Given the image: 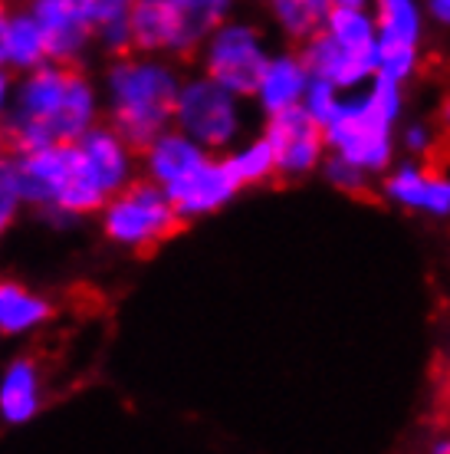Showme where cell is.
Masks as SVG:
<instances>
[{
	"instance_id": "1",
	"label": "cell",
	"mask_w": 450,
	"mask_h": 454,
	"mask_svg": "<svg viewBox=\"0 0 450 454\" xmlns=\"http://www.w3.org/2000/svg\"><path fill=\"white\" fill-rule=\"evenodd\" d=\"M102 115V96L79 63H43L23 73L13 106L4 119L11 152L69 145L89 132Z\"/></svg>"
},
{
	"instance_id": "2",
	"label": "cell",
	"mask_w": 450,
	"mask_h": 454,
	"mask_svg": "<svg viewBox=\"0 0 450 454\" xmlns=\"http://www.w3.org/2000/svg\"><path fill=\"white\" fill-rule=\"evenodd\" d=\"M181 82L184 80L171 63L138 53L115 57L102 82L105 122L142 155L161 132L175 129Z\"/></svg>"
},
{
	"instance_id": "3",
	"label": "cell",
	"mask_w": 450,
	"mask_h": 454,
	"mask_svg": "<svg viewBox=\"0 0 450 454\" xmlns=\"http://www.w3.org/2000/svg\"><path fill=\"white\" fill-rule=\"evenodd\" d=\"M407 119L405 82L375 76L365 90L345 92L336 115L322 125L329 155L369 171L375 182L398 161V125Z\"/></svg>"
},
{
	"instance_id": "4",
	"label": "cell",
	"mask_w": 450,
	"mask_h": 454,
	"mask_svg": "<svg viewBox=\"0 0 450 454\" xmlns=\"http://www.w3.org/2000/svg\"><path fill=\"white\" fill-rule=\"evenodd\" d=\"M13 165L20 175L27 205L40 207L46 215L89 217L99 215L109 201V192L82 159L79 142L23 152V155H13Z\"/></svg>"
},
{
	"instance_id": "5",
	"label": "cell",
	"mask_w": 450,
	"mask_h": 454,
	"mask_svg": "<svg viewBox=\"0 0 450 454\" xmlns=\"http://www.w3.org/2000/svg\"><path fill=\"white\" fill-rule=\"evenodd\" d=\"M99 227L109 244L132 254H145L168 244L184 227V217L178 215V207L161 184L145 175H136L122 192H115L105 201L99 211Z\"/></svg>"
},
{
	"instance_id": "6",
	"label": "cell",
	"mask_w": 450,
	"mask_h": 454,
	"mask_svg": "<svg viewBox=\"0 0 450 454\" xmlns=\"http://www.w3.org/2000/svg\"><path fill=\"white\" fill-rule=\"evenodd\" d=\"M247 99L234 96L230 90L217 86L204 73L188 76L181 82L178 106H175V129L204 145L214 155H224L247 132Z\"/></svg>"
},
{
	"instance_id": "7",
	"label": "cell",
	"mask_w": 450,
	"mask_h": 454,
	"mask_svg": "<svg viewBox=\"0 0 450 454\" xmlns=\"http://www.w3.org/2000/svg\"><path fill=\"white\" fill-rule=\"evenodd\" d=\"M201 73L240 99H253L260 76L270 63V46L260 27L244 20H227L201 46Z\"/></svg>"
},
{
	"instance_id": "8",
	"label": "cell",
	"mask_w": 450,
	"mask_h": 454,
	"mask_svg": "<svg viewBox=\"0 0 450 454\" xmlns=\"http://www.w3.org/2000/svg\"><path fill=\"white\" fill-rule=\"evenodd\" d=\"M372 13L378 23V57L375 76L394 82H411L421 69V43L428 11L421 0H372Z\"/></svg>"
},
{
	"instance_id": "9",
	"label": "cell",
	"mask_w": 450,
	"mask_h": 454,
	"mask_svg": "<svg viewBox=\"0 0 450 454\" xmlns=\"http://www.w3.org/2000/svg\"><path fill=\"white\" fill-rule=\"evenodd\" d=\"M263 136L270 138L273 155H276V178L286 182H303L322 171L329 159L326 132L315 122L313 115L306 113L303 106L276 113L270 119H263Z\"/></svg>"
},
{
	"instance_id": "10",
	"label": "cell",
	"mask_w": 450,
	"mask_h": 454,
	"mask_svg": "<svg viewBox=\"0 0 450 454\" xmlns=\"http://www.w3.org/2000/svg\"><path fill=\"white\" fill-rule=\"evenodd\" d=\"M378 194L398 211L421 215L428 221H450V171L417 159L394 161L382 175Z\"/></svg>"
},
{
	"instance_id": "11",
	"label": "cell",
	"mask_w": 450,
	"mask_h": 454,
	"mask_svg": "<svg viewBox=\"0 0 450 454\" xmlns=\"http://www.w3.org/2000/svg\"><path fill=\"white\" fill-rule=\"evenodd\" d=\"M165 192H168V198L178 207V215L188 224V221H201V217L224 211L244 188L234 178V171H230L224 155H211L201 168H194L188 178H181L178 184H171Z\"/></svg>"
},
{
	"instance_id": "12",
	"label": "cell",
	"mask_w": 450,
	"mask_h": 454,
	"mask_svg": "<svg viewBox=\"0 0 450 454\" xmlns=\"http://www.w3.org/2000/svg\"><path fill=\"white\" fill-rule=\"evenodd\" d=\"M299 53H303L306 67L313 73V80L332 82V86L342 92L365 90V86L375 80V73H378V69H375V57L345 46L338 36L329 34L326 27L315 36H309V40L299 46Z\"/></svg>"
},
{
	"instance_id": "13",
	"label": "cell",
	"mask_w": 450,
	"mask_h": 454,
	"mask_svg": "<svg viewBox=\"0 0 450 454\" xmlns=\"http://www.w3.org/2000/svg\"><path fill=\"white\" fill-rule=\"evenodd\" d=\"M30 13L46 36L50 63H79L96 40L79 0H30Z\"/></svg>"
},
{
	"instance_id": "14",
	"label": "cell",
	"mask_w": 450,
	"mask_h": 454,
	"mask_svg": "<svg viewBox=\"0 0 450 454\" xmlns=\"http://www.w3.org/2000/svg\"><path fill=\"white\" fill-rule=\"evenodd\" d=\"M309 82H313V73L306 67L303 53L299 50H280V53H273L267 69H263L260 86L250 103L257 106V113L263 119H270L276 113L303 106Z\"/></svg>"
},
{
	"instance_id": "15",
	"label": "cell",
	"mask_w": 450,
	"mask_h": 454,
	"mask_svg": "<svg viewBox=\"0 0 450 454\" xmlns=\"http://www.w3.org/2000/svg\"><path fill=\"white\" fill-rule=\"evenodd\" d=\"M79 152H82V159L92 168V175L99 178L102 188L109 192V198L136 178L138 152L109 122L92 125L89 132L79 138Z\"/></svg>"
},
{
	"instance_id": "16",
	"label": "cell",
	"mask_w": 450,
	"mask_h": 454,
	"mask_svg": "<svg viewBox=\"0 0 450 454\" xmlns=\"http://www.w3.org/2000/svg\"><path fill=\"white\" fill-rule=\"evenodd\" d=\"M128 43L138 57L171 53L181 59V20L171 0H132Z\"/></svg>"
},
{
	"instance_id": "17",
	"label": "cell",
	"mask_w": 450,
	"mask_h": 454,
	"mask_svg": "<svg viewBox=\"0 0 450 454\" xmlns=\"http://www.w3.org/2000/svg\"><path fill=\"white\" fill-rule=\"evenodd\" d=\"M211 155H214V152H207L204 145H198V142L184 136L181 129H168V132H161L138 159L145 165V178H151V182L161 184V188H171V184H178L181 178H188L194 168H201Z\"/></svg>"
},
{
	"instance_id": "18",
	"label": "cell",
	"mask_w": 450,
	"mask_h": 454,
	"mask_svg": "<svg viewBox=\"0 0 450 454\" xmlns=\"http://www.w3.org/2000/svg\"><path fill=\"white\" fill-rule=\"evenodd\" d=\"M43 375L40 365L30 356H17L4 375H0V419L7 425H27L36 419V411L43 405Z\"/></svg>"
},
{
	"instance_id": "19",
	"label": "cell",
	"mask_w": 450,
	"mask_h": 454,
	"mask_svg": "<svg viewBox=\"0 0 450 454\" xmlns=\"http://www.w3.org/2000/svg\"><path fill=\"white\" fill-rule=\"evenodd\" d=\"M57 317V307L20 280L0 277V336H23L46 326Z\"/></svg>"
},
{
	"instance_id": "20",
	"label": "cell",
	"mask_w": 450,
	"mask_h": 454,
	"mask_svg": "<svg viewBox=\"0 0 450 454\" xmlns=\"http://www.w3.org/2000/svg\"><path fill=\"white\" fill-rule=\"evenodd\" d=\"M181 20V59L201 53L207 36L230 20L234 0H171Z\"/></svg>"
},
{
	"instance_id": "21",
	"label": "cell",
	"mask_w": 450,
	"mask_h": 454,
	"mask_svg": "<svg viewBox=\"0 0 450 454\" xmlns=\"http://www.w3.org/2000/svg\"><path fill=\"white\" fill-rule=\"evenodd\" d=\"M82 13L92 27L96 43L109 53V57H128L132 43H128V13H132V0H79Z\"/></svg>"
},
{
	"instance_id": "22",
	"label": "cell",
	"mask_w": 450,
	"mask_h": 454,
	"mask_svg": "<svg viewBox=\"0 0 450 454\" xmlns=\"http://www.w3.org/2000/svg\"><path fill=\"white\" fill-rule=\"evenodd\" d=\"M329 11H332L329 0H270L273 23L296 46H303L309 36H315L322 30Z\"/></svg>"
},
{
	"instance_id": "23",
	"label": "cell",
	"mask_w": 450,
	"mask_h": 454,
	"mask_svg": "<svg viewBox=\"0 0 450 454\" xmlns=\"http://www.w3.org/2000/svg\"><path fill=\"white\" fill-rule=\"evenodd\" d=\"M224 159L234 171V178L240 182V188H257V184H267L270 178H276V155H273L270 138L263 132L253 138H244L240 145L224 152Z\"/></svg>"
},
{
	"instance_id": "24",
	"label": "cell",
	"mask_w": 450,
	"mask_h": 454,
	"mask_svg": "<svg viewBox=\"0 0 450 454\" xmlns=\"http://www.w3.org/2000/svg\"><path fill=\"white\" fill-rule=\"evenodd\" d=\"M7 63H11L13 69H20V73H30V69L50 63L46 36L30 11L13 13L11 17V30H7Z\"/></svg>"
},
{
	"instance_id": "25",
	"label": "cell",
	"mask_w": 450,
	"mask_h": 454,
	"mask_svg": "<svg viewBox=\"0 0 450 454\" xmlns=\"http://www.w3.org/2000/svg\"><path fill=\"white\" fill-rule=\"evenodd\" d=\"M322 27L352 50L378 57V23L369 7H332Z\"/></svg>"
},
{
	"instance_id": "26",
	"label": "cell",
	"mask_w": 450,
	"mask_h": 454,
	"mask_svg": "<svg viewBox=\"0 0 450 454\" xmlns=\"http://www.w3.org/2000/svg\"><path fill=\"white\" fill-rule=\"evenodd\" d=\"M322 182L329 188H336V192L349 194V198H361V194H372L375 192V178L369 171H361L359 165H352L345 159H336V155H329L326 165H322Z\"/></svg>"
},
{
	"instance_id": "27",
	"label": "cell",
	"mask_w": 450,
	"mask_h": 454,
	"mask_svg": "<svg viewBox=\"0 0 450 454\" xmlns=\"http://www.w3.org/2000/svg\"><path fill=\"white\" fill-rule=\"evenodd\" d=\"M438 145V129L428 119H405L398 125V152H405V159H428Z\"/></svg>"
},
{
	"instance_id": "28",
	"label": "cell",
	"mask_w": 450,
	"mask_h": 454,
	"mask_svg": "<svg viewBox=\"0 0 450 454\" xmlns=\"http://www.w3.org/2000/svg\"><path fill=\"white\" fill-rule=\"evenodd\" d=\"M23 205H27V198H23L20 175H17V165H13V155H11V159L0 165V227L4 231L13 224V217L20 215Z\"/></svg>"
},
{
	"instance_id": "29",
	"label": "cell",
	"mask_w": 450,
	"mask_h": 454,
	"mask_svg": "<svg viewBox=\"0 0 450 454\" xmlns=\"http://www.w3.org/2000/svg\"><path fill=\"white\" fill-rule=\"evenodd\" d=\"M342 96L345 92L336 90L332 82H322V80H313L309 82V90H306V99H303V109L313 115L319 125H326L332 115H336L338 103H342Z\"/></svg>"
},
{
	"instance_id": "30",
	"label": "cell",
	"mask_w": 450,
	"mask_h": 454,
	"mask_svg": "<svg viewBox=\"0 0 450 454\" xmlns=\"http://www.w3.org/2000/svg\"><path fill=\"white\" fill-rule=\"evenodd\" d=\"M13 92H17V86H13V80L7 76V69H0V122L7 119V113H11L13 106Z\"/></svg>"
},
{
	"instance_id": "31",
	"label": "cell",
	"mask_w": 450,
	"mask_h": 454,
	"mask_svg": "<svg viewBox=\"0 0 450 454\" xmlns=\"http://www.w3.org/2000/svg\"><path fill=\"white\" fill-rule=\"evenodd\" d=\"M11 17L13 13L7 11V0H0V69H7V30H11Z\"/></svg>"
},
{
	"instance_id": "32",
	"label": "cell",
	"mask_w": 450,
	"mask_h": 454,
	"mask_svg": "<svg viewBox=\"0 0 450 454\" xmlns=\"http://www.w3.org/2000/svg\"><path fill=\"white\" fill-rule=\"evenodd\" d=\"M424 11L434 23L450 27V0H424Z\"/></svg>"
},
{
	"instance_id": "33",
	"label": "cell",
	"mask_w": 450,
	"mask_h": 454,
	"mask_svg": "<svg viewBox=\"0 0 450 454\" xmlns=\"http://www.w3.org/2000/svg\"><path fill=\"white\" fill-rule=\"evenodd\" d=\"M428 454H450V434H440V438H434L428 448Z\"/></svg>"
},
{
	"instance_id": "34",
	"label": "cell",
	"mask_w": 450,
	"mask_h": 454,
	"mask_svg": "<svg viewBox=\"0 0 450 454\" xmlns=\"http://www.w3.org/2000/svg\"><path fill=\"white\" fill-rule=\"evenodd\" d=\"M13 152H11V138H7V132H4V125H0V165L11 159Z\"/></svg>"
},
{
	"instance_id": "35",
	"label": "cell",
	"mask_w": 450,
	"mask_h": 454,
	"mask_svg": "<svg viewBox=\"0 0 450 454\" xmlns=\"http://www.w3.org/2000/svg\"><path fill=\"white\" fill-rule=\"evenodd\" d=\"M440 125H444V132H450V96L440 106Z\"/></svg>"
},
{
	"instance_id": "36",
	"label": "cell",
	"mask_w": 450,
	"mask_h": 454,
	"mask_svg": "<svg viewBox=\"0 0 450 454\" xmlns=\"http://www.w3.org/2000/svg\"><path fill=\"white\" fill-rule=\"evenodd\" d=\"M332 7H369V0H332Z\"/></svg>"
},
{
	"instance_id": "37",
	"label": "cell",
	"mask_w": 450,
	"mask_h": 454,
	"mask_svg": "<svg viewBox=\"0 0 450 454\" xmlns=\"http://www.w3.org/2000/svg\"><path fill=\"white\" fill-rule=\"evenodd\" d=\"M0 234H4V227H0Z\"/></svg>"
},
{
	"instance_id": "38",
	"label": "cell",
	"mask_w": 450,
	"mask_h": 454,
	"mask_svg": "<svg viewBox=\"0 0 450 454\" xmlns=\"http://www.w3.org/2000/svg\"><path fill=\"white\" fill-rule=\"evenodd\" d=\"M267 4H270V0H267Z\"/></svg>"
}]
</instances>
